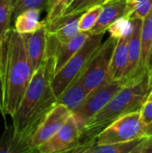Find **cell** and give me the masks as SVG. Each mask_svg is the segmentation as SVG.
<instances>
[{
    "label": "cell",
    "mask_w": 152,
    "mask_h": 153,
    "mask_svg": "<svg viewBox=\"0 0 152 153\" xmlns=\"http://www.w3.org/2000/svg\"><path fill=\"white\" fill-rule=\"evenodd\" d=\"M55 55L47 47V55L33 73L17 111L12 117L13 153L26 152V146L47 113L57 104L52 89Z\"/></svg>",
    "instance_id": "1"
},
{
    "label": "cell",
    "mask_w": 152,
    "mask_h": 153,
    "mask_svg": "<svg viewBox=\"0 0 152 153\" xmlns=\"http://www.w3.org/2000/svg\"><path fill=\"white\" fill-rule=\"evenodd\" d=\"M4 117L15 114L22 96L32 78L30 65L23 34L11 28L4 44Z\"/></svg>",
    "instance_id": "2"
},
{
    "label": "cell",
    "mask_w": 152,
    "mask_h": 153,
    "mask_svg": "<svg viewBox=\"0 0 152 153\" xmlns=\"http://www.w3.org/2000/svg\"><path fill=\"white\" fill-rule=\"evenodd\" d=\"M152 80L149 73L139 82L125 85L123 89L81 129L80 145L90 143L119 117L141 110L151 91Z\"/></svg>",
    "instance_id": "3"
},
{
    "label": "cell",
    "mask_w": 152,
    "mask_h": 153,
    "mask_svg": "<svg viewBox=\"0 0 152 153\" xmlns=\"http://www.w3.org/2000/svg\"><path fill=\"white\" fill-rule=\"evenodd\" d=\"M104 34L105 33L90 34L83 46L54 75L51 85L56 98L67 88L73 80L84 70L90 56L101 45Z\"/></svg>",
    "instance_id": "4"
},
{
    "label": "cell",
    "mask_w": 152,
    "mask_h": 153,
    "mask_svg": "<svg viewBox=\"0 0 152 153\" xmlns=\"http://www.w3.org/2000/svg\"><path fill=\"white\" fill-rule=\"evenodd\" d=\"M116 43L117 39L112 36L101 43L80 74V80L89 92L108 80L110 63Z\"/></svg>",
    "instance_id": "5"
},
{
    "label": "cell",
    "mask_w": 152,
    "mask_h": 153,
    "mask_svg": "<svg viewBox=\"0 0 152 153\" xmlns=\"http://www.w3.org/2000/svg\"><path fill=\"white\" fill-rule=\"evenodd\" d=\"M146 136H148L147 126L142 123L139 110L116 119L97 136L95 142L99 144H112L134 141Z\"/></svg>",
    "instance_id": "6"
},
{
    "label": "cell",
    "mask_w": 152,
    "mask_h": 153,
    "mask_svg": "<svg viewBox=\"0 0 152 153\" xmlns=\"http://www.w3.org/2000/svg\"><path fill=\"white\" fill-rule=\"evenodd\" d=\"M125 86L122 81L108 80L103 84L89 93L83 102L73 111L80 129H82L86 122L94 115L100 111Z\"/></svg>",
    "instance_id": "7"
},
{
    "label": "cell",
    "mask_w": 152,
    "mask_h": 153,
    "mask_svg": "<svg viewBox=\"0 0 152 153\" xmlns=\"http://www.w3.org/2000/svg\"><path fill=\"white\" fill-rule=\"evenodd\" d=\"M73 111L66 106L56 104L46 116L36 132L29 140L26 152H37V149L49 140L72 116Z\"/></svg>",
    "instance_id": "8"
},
{
    "label": "cell",
    "mask_w": 152,
    "mask_h": 153,
    "mask_svg": "<svg viewBox=\"0 0 152 153\" xmlns=\"http://www.w3.org/2000/svg\"><path fill=\"white\" fill-rule=\"evenodd\" d=\"M132 30L128 39V65L124 78L121 80L125 85L134 83L142 79L148 72H143L141 66L142 56V28L143 19L133 18Z\"/></svg>",
    "instance_id": "9"
},
{
    "label": "cell",
    "mask_w": 152,
    "mask_h": 153,
    "mask_svg": "<svg viewBox=\"0 0 152 153\" xmlns=\"http://www.w3.org/2000/svg\"><path fill=\"white\" fill-rule=\"evenodd\" d=\"M81 129L72 116L67 119L64 126L47 142L41 144L37 152L39 153L72 152L80 145Z\"/></svg>",
    "instance_id": "10"
},
{
    "label": "cell",
    "mask_w": 152,
    "mask_h": 153,
    "mask_svg": "<svg viewBox=\"0 0 152 153\" xmlns=\"http://www.w3.org/2000/svg\"><path fill=\"white\" fill-rule=\"evenodd\" d=\"M90 35V31H80L69 42L64 45H60L56 42V40L52 35L47 33V47L53 51L56 59L55 74L83 46Z\"/></svg>",
    "instance_id": "11"
},
{
    "label": "cell",
    "mask_w": 152,
    "mask_h": 153,
    "mask_svg": "<svg viewBox=\"0 0 152 153\" xmlns=\"http://www.w3.org/2000/svg\"><path fill=\"white\" fill-rule=\"evenodd\" d=\"M28 56L35 72L44 61L47 49V27L45 23L32 33L23 34Z\"/></svg>",
    "instance_id": "12"
},
{
    "label": "cell",
    "mask_w": 152,
    "mask_h": 153,
    "mask_svg": "<svg viewBox=\"0 0 152 153\" xmlns=\"http://www.w3.org/2000/svg\"><path fill=\"white\" fill-rule=\"evenodd\" d=\"M102 11L90 34L105 33L117 19L126 16V0H107L102 4Z\"/></svg>",
    "instance_id": "13"
},
{
    "label": "cell",
    "mask_w": 152,
    "mask_h": 153,
    "mask_svg": "<svg viewBox=\"0 0 152 153\" xmlns=\"http://www.w3.org/2000/svg\"><path fill=\"white\" fill-rule=\"evenodd\" d=\"M129 34L117 39L109 68L108 80L121 81L125 74L128 65V39Z\"/></svg>",
    "instance_id": "14"
},
{
    "label": "cell",
    "mask_w": 152,
    "mask_h": 153,
    "mask_svg": "<svg viewBox=\"0 0 152 153\" xmlns=\"http://www.w3.org/2000/svg\"><path fill=\"white\" fill-rule=\"evenodd\" d=\"M145 137L130 141L126 143H112V144H99L95 141L79 145L72 152L73 153H133L134 150L142 143Z\"/></svg>",
    "instance_id": "15"
},
{
    "label": "cell",
    "mask_w": 152,
    "mask_h": 153,
    "mask_svg": "<svg viewBox=\"0 0 152 153\" xmlns=\"http://www.w3.org/2000/svg\"><path fill=\"white\" fill-rule=\"evenodd\" d=\"M88 90L80 80V74L76 76L67 88L57 97L56 103L66 106L72 111L75 110L89 95Z\"/></svg>",
    "instance_id": "16"
},
{
    "label": "cell",
    "mask_w": 152,
    "mask_h": 153,
    "mask_svg": "<svg viewBox=\"0 0 152 153\" xmlns=\"http://www.w3.org/2000/svg\"><path fill=\"white\" fill-rule=\"evenodd\" d=\"M41 11L39 9H30L20 13L14 19V29L21 34L32 33L41 28L45 20L39 21Z\"/></svg>",
    "instance_id": "17"
},
{
    "label": "cell",
    "mask_w": 152,
    "mask_h": 153,
    "mask_svg": "<svg viewBox=\"0 0 152 153\" xmlns=\"http://www.w3.org/2000/svg\"><path fill=\"white\" fill-rule=\"evenodd\" d=\"M142 56L141 66L143 72H148V63L152 48V9L143 19L142 28Z\"/></svg>",
    "instance_id": "18"
},
{
    "label": "cell",
    "mask_w": 152,
    "mask_h": 153,
    "mask_svg": "<svg viewBox=\"0 0 152 153\" xmlns=\"http://www.w3.org/2000/svg\"><path fill=\"white\" fill-rule=\"evenodd\" d=\"M14 0H0V40L4 44L11 30Z\"/></svg>",
    "instance_id": "19"
},
{
    "label": "cell",
    "mask_w": 152,
    "mask_h": 153,
    "mask_svg": "<svg viewBox=\"0 0 152 153\" xmlns=\"http://www.w3.org/2000/svg\"><path fill=\"white\" fill-rule=\"evenodd\" d=\"M152 9V0H126V16L144 19Z\"/></svg>",
    "instance_id": "20"
},
{
    "label": "cell",
    "mask_w": 152,
    "mask_h": 153,
    "mask_svg": "<svg viewBox=\"0 0 152 153\" xmlns=\"http://www.w3.org/2000/svg\"><path fill=\"white\" fill-rule=\"evenodd\" d=\"M48 4L49 0H14L13 19L14 20L20 13L30 9L47 11Z\"/></svg>",
    "instance_id": "21"
},
{
    "label": "cell",
    "mask_w": 152,
    "mask_h": 153,
    "mask_svg": "<svg viewBox=\"0 0 152 153\" xmlns=\"http://www.w3.org/2000/svg\"><path fill=\"white\" fill-rule=\"evenodd\" d=\"M102 9V4H98L84 12L79 21L80 31H90L97 23Z\"/></svg>",
    "instance_id": "22"
},
{
    "label": "cell",
    "mask_w": 152,
    "mask_h": 153,
    "mask_svg": "<svg viewBox=\"0 0 152 153\" xmlns=\"http://www.w3.org/2000/svg\"><path fill=\"white\" fill-rule=\"evenodd\" d=\"M107 0H73V2L64 11L60 17L83 13L84 12L95 5L103 4Z\"/></svg>",
    "instance_id": "23"
},
{
    "label": "cell",
    "mask_w": 152,
    "mask_h": 153,
    "mask_svg": "<svg viewBox=\"0 0 152 153\" xmlns=\"http://www.w3.org/2000/svg\"><path fill=\"white\" fill-rule=\"evenodd\" d=\"M108 30L110 33V36L119 39L125 35H127L132 30V20L127 16H123L117 19L114 23H112Z\"/></svg>",
    "instance_id": "24"
},
{
    "label": "cell",
    "mask_w": 152,
    "mask_h": 153,
    "mask_svg": "<svg viewBox=\"0 0 152 153\" xmlns=\"http://www.w3.org/2000/svg\"><path fill=\"white\" fill-rule=\"evenodd\" d=\"M72 2L73 0H57L56 4L47 11V14L45 19L46 23H49L60 17Z\"/></svg>",
    "instance_id": "25"
},
{
    "label": "cell",
    "mask_w": 152,
    "mask_h": 153,
    "mask_svg": "<svg viewBox=\"0 0 152 153\" xmlns=\"http://www.w3.org/2000/svg\"><path fill=\"white\" fill-rule=\"evenodd\" d=\"M141 118L147 129L152 125V100L147 99L141 108Z\"/></svg>",
    "instance_id": "26"
},
{
    "label": "cell",
    "mask_w": 152,
    "mask_h": 153,
    "mask_svg": "<svg viewBox=\"0 0 152 153\" xmlns=\"http://www.w3.org/2000/svg\"><path fill=\"white\" fill-rule=\"evenodd\" d=\"M133 153H152V135L146 136Z\"/></svg>",
    "instance_id": "27"
},
{
    "label": "cell",
    "mask_w": 152,
    "mask_h": 153,
    "mask_svg": "<svg viewBox=\"0 0 152 153\" xmlns=\"http://www.w3.org/2000/svg\"><path fill=\"white\" fill-rule=\"evenodd\" d=\"M4 43L0 40V81L4 82ZM4 85V84H3Z\"/></svg>",
    "instance_id": "28"
},
{
    "label": "cell",
    "mask_w": 152,
    "mask_h": 153,
    "mask_svg": "<svg viewBox=\"0 0 152 153\" xmlns=\"http://www.w3.org/2000/svg\"><path fill=\"white\" fill-rule=\"evenodd\" d=\"M0 113L4 117V85L0 81Z\"/></svg>",
    "instance_id": "29"
},
{
    "label": "cell",
    "mask_w": 152,
    "mask_h": 153,
    "mask_svg": "<svg viewBox=\"0 0 152 153\" xmlns=\"http://www.w3.org/2000/svg\"><path fill=\"white\" fill-rule=\"evenodd\" d=\"M148 73L151 76L152 80V48L151 51V55H150V58H149V63H148Z\"/></svg>",
    "instance_id": "30"
},
{
    "label": "cell",
    "mask_w": 152,
    "mask_h": 153,
    "mask_svg": "<svg viewBox=\"0 0 152 153\" xmlns=\"http://www.w3.org/2000/svg\"><path fill=\"white\" fill-rule=\"evenodd\" d=\"M56 1H57V0H49V4H48V7H47V11H48V10H49V9H50L54 4H56Z\"/></svg>",
    "instance_id": "31"
},
{
    "label": "cell",
    "mask_w": 152,
    "mask_h": 153,
    "mask_svg": "<svg viewBox=\"0 0 152 153\" xmlns=\"http://www.w3.org/2000/svg\"><path fill=\"white\" fill-rule=\"evenodd\" d=\"M147 135H148V136L152 135V125L151 126H150L148 127V129H147Z\"/></svg>",
    "instance_id": "32"
},
{
    "label": "cell",
    "mask_w": 152,
    "mask_h": 153,
    "mask_svg": "<svg viewBox=\"0 0 152 153\" xmlns=\"http://www.w3.org/2000/svg\"><path fill=\"white\" fill-rule=\"evenodd\" d=\"M148 99H151V100H152V87H151V92H150V94H149Z\"/></svg>",
    "instance_id": "33"
}]
</instances>
